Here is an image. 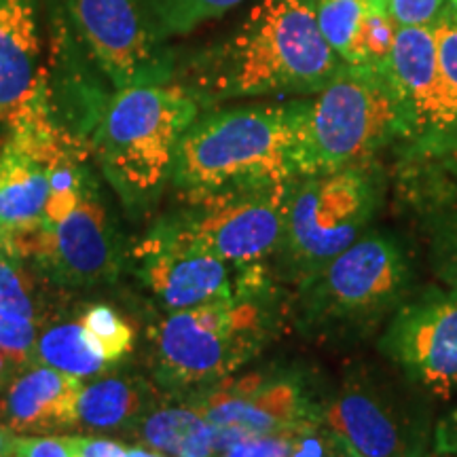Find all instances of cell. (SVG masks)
Listing matches in <instances>:
<instances>
[{"instance_id":"6da1fadb","label":"cell","mask_w":457,"mask_h":457,"mask_svg":"<svg viewBox=\"0 0 457 457\" xmlns=\"http://www.w3.org/2000/svg\"><path fill=\"white\" fill-rule=\"evenodd\" d=\"M341 66L320 32L313 0H261L231 37L188 62L179 85L199 104L318 94Z\"/></svg>"},{"instance_id":"7a4b0ae2","label":"cell","mask_w":457,"mask_h":457,"mask_svg":"<svg viewBox=\"0 0 457 457\" xmlns=\"http://www.w3.org/2000/svg\"><path fill=\"white\" fill-rule=\"evenodd\" d=\"M305 100L212 111L188 125L176 146L171 185L185 202L233 188L288 185Z\"/></svg>"},{"instance_id":"3957f363","label":"cell","mask_w":457,"mask_h":457,"mask_svg":"<svg viewBox=\"0 0 457 457\" xmlns=\"http://www.w3.org/2000/svg\"><path fill=\"white\" fill-rule=\"evenodd\" d=\"M199 106L191 91L171 83L131 85L108 96L89 146L129 210L145 208L159 195Z\"/></svg>"},{"instance_id":"277c9868","label":"cell","mask_w":457,"mask_h":457,"mask_svg":"<svg viewBox=\"0 0 457 457\" xmlns=\"http://www.w3.org/2000/svg\"><path fill=\"white\" fill-rule=\"evenodd\" d=\"M407 138V121L390 66H350L305 100L296 174L316 176L362 163L394 140Z\"/></svg>"},{"instance_id":"5b68a950","label":"cell","mask_w":457,"mask_h":457,"mask_svg":"<svg viewBox=\"0 0 457 457\" xmlns=\"http://www.w3.org/2000/svg\"><path fill=\"white\" fill-rule=\"evenodd\" d=\"M261 288L236 290L191 310L171 312L155 335L157 379L170 390H204L256 356L271 333Z\"/></svg>"},{"instance_id":"8992f818","label":"cell","mask_w":457,"mask_h":457,"mask_svg":"<svg viewBox=\"0 0 457 457\" xmlns=\"http://www.w3.org/2000/svg\"><path fill=\"white\" fill-rule=\"evenodd\" d=\"M379 180L356 163L290 182L279 250L303 282L362 236L379 204Z\"/></svg>"},{"instance_id":"52a82bcc","label":"cell","mask_w":457,"mask_h":457,"mask_svg":"<svg viewBox=\"0 0 457 457\" xmlns=\"http://www.w3.org/2000/svg\"><path fill=\"white\" fill-rule=\"evenodd\" d=\"M409 282L403 245L367 233L303 282V313L316 327H367L398 310Z\"/></svg>"},{"instance_id":"ba28073f","label":"cell","mask_w":457,"mask_h":457,"mask_svg":"<svg viewBox=\"0 0 457 457\" xmlns=\"http://www.w3.org/2000/svg\"><path fill=\"white\" fill-rule=\"evenodd\" d=\"M288 185L233 188L187 202L179 214L165 216V227L182 242L250 267L279 248Z\"/></svg>"},{"instance_id":"9c48e42d","label":"cell","mask_w":457,"mask_h":457,"mask_svg":"<svg viewBox=\"0 0 457 457\" xmlns=\"http://www.w3.org/2000/svg\"><path fill=\"white\" fill-rule=\"evenodd\" d=\"M66 9L94 64L117 89L174 79V57L142 0H66Z\"/></svg>"},{"instance_id":"30bf717a","label":"cell","mask_w":457,"mask_h":457,"mask_svg":"<svg viewBox=\"0 0 457 457\" xmlns=\"http://www.w3.org/2000/svg\"><path fill=\"white\" fill-rule=\"evenodd\" d=\"M74 142L85 140L51 121L47 106L11 125L0 142V244L45 219L51 171Z\"/></svg>"},{"instance_id":"8fae6325","label":"cell","mask_w":457,"mask_h":457,"mask_svg":"<svg viewBox=\"0 0 457 457\" xmlns=\"http://www.w3.org/2000/svg\"><path fill=\"white\" fill-rule=\"evenodd\" d=\"M379 350L417 386L449 396L457 390V295L428 290L400 303Z\"/></svg>"},{"instance_id":"7c38bea8","label":"cell","mask_w":457,"mask_h":457,"mask_svg":"<svg viewBox=\"0 0 457 457\" xmlns=\"http://www.w3.org/2000/svg\"><path fill=\"white\" fill-rule=\"evenodd\" d=\"M188 407L214 428H228L250 436L295 434L322 424V415L293 377L245 375L222 379L197 390Z\"/></svg>"},{"instance_id":"4fadbf2b","label":"cell","mask_w":457,"mask_h":457,"mask_svg":"<svg viewBox=\"0 0 457 457\" xmlns=\"http://www.w3.org/2000/svg\"><path fill=\"white\" fill-rule=\"evenodd\" d=\"M390 72L407 121L411 151L449 155L451 125L436 64L432 26H398Z\"/></svg>"},{"instance_id":"5bb4252c","label":"cell","mask_w":457,"mask_h":457,"mask_svg":"<svg viewBox=\"0 0 457 457\" xmlns=\"http://www.w3.org/2000/svg\"><path fill=\"white\" fill-rule=\"evenodd\" d=\"M322 424L345 457H424V421L386 394L352 386L330 400Z\"/></svg>"},{"instance_id":"9a60e30c","label":"cell","mask_w":457,"mask_h":457,"mask_svg":"<svg viewBox=\"0 0 457 457\" xmlns=\"http://www.w3.org/2000/svg\"><path fill=\"white\" fill-rule=\"evenodd\" d=\"M134 254L140 262V279L171 312L236 295L227 262L182 242L162 220L148 231Z\"/></svg>"},{"instance_id":"2e32d148","label":"cell","mask_w":457,"mask_h":457,"mask_svg":"<svg viewBox=\"0 0 457 457\" xmlns=\"http://www.w3.org/2000/svg\"><path fill=\"white\" fill-rule=\"evenodd\" d=\"M123 248L119 231L100 199V187L89 191L51 233V244L38 267L62 286H100L119 278Z\"/></svg>"},{"instance_id":"e0dca14e","label":"cell","mask_w":457,"mask_h":457,"mask_svg":"<svg viewBox=\"0 0 457 457\" xmlns=\"http://www.w3.org/2000/svg\"><path fill=\"white\" fill-rule=\"evenodd\" d=\"M41 0H0V128L47 106Z\"/></svg>"},{"instance_id":"ac0fdd59","label":"cell","mask_w":457,"mask_h":457,"mask_svg":"<svg viewBox=\"0 0 457 457\" xmlns=\"http://www.w3.org/2000/svg\"><path fill=\"white\" fill-rule=\"evenodd\" d=\"M83 386L77 377L37 367L11 381L0 403V420L15 434H45L77 426V403Z\"/></svg>"},{"instance_id":"d6986e66","label":"cell","mask_w":457,"mask_h":457,"mask_svg":"<svg viewBox=\"0 0 457 457\" xmlns=\"http://www.w3.org/2000/svg\"><path fill=\"white\" fill-rule=\"evenodd\" d=\"M129 434L170 457H216V428L191 407L148 409Z\"/></svg>"},{"instance_id":"ffe728a7","label":"cell","mask_w":457,"mask_h":457,"mask_svg":"<svg viewBox=\"0 0 457 457\" xmlns=\"http://www.w3.org/2000/svg\"><path fill=\"white\" fill-rule=\"evenodd\" d=\"M148 386L138 377H106L83 387L77 403V426L89 430L129 432L151 409Z\"/></svg>"},{"instance_id":"44dd1931","label":"cell","mask_w":457,"mask_h":457,"mask_svg":"<svg viewBox=\"0 0 457 457\" xmlns=\"http://www.w3.org/2000/svg\"><path fill=\"white\" fill-rule=\"evenodd\" d=\"M34 358H38V362L47 364L51 369L77 377V379L102 373L111 364L98 343L83 328V324L72 322L49 328L37 341Z\"/></svg>"},{"instance_id":"7402d4cb","label":"cell","mask_w":457,"mask_h":457,"mask_svg":"<svg viewBox=\"0 0 457 457\" xmlns=\"http://www.w3.org/2000/svg\"><path fill=\"white\" fill-rule=\"evenodd\" d=\"M373 4L387 0H313L318 28L343 64H350L364 17Z\"/></svg>"},{"instance_id":"603a6c76","label":"cell","mask_w":457,"mask_h":457,"mask_svg":"<svg viewBox=\"0 0 457 457\" xmlns=\"http://www.w3.org/2000/svg\"><path fill=\"white\" fill-rule=\"evenodd\" d=\"M239 3L242 0H142L163 38L195 30L204 21L225 15Z\"/></svg>"},{"instance_id":"cb8c5ba5","label":"cell","mask_w":457,"mask_h":457,"mask_svg":"<svg viewBox=\"0 0 457 457\" xmlns=\"http://www.w3.org/2000/svg\"><path fill=\"white\" fill-rule=\"evenodd\" d=\"M436 64L451 125V151L457 153V0H447L432 21Z\"/></svg>"},{"instance_id":"d4e9b609","label":"cell","mask_w":457,"mask_h":457,"mask_svg":"<svg viewBox=\"0 0 457 457\" xmlns=\"http://www.w3.org/2000/svg\"><path fill=\"white\" fill-rule=\"evenodd\" d=\"M83 328L98 343L108 362H117L131 350V328L123 322V318L108 305H94L85 312Z\"/></svg>"},{"instance_id":"484cf974","label":"cell","mask_w":457,"mask_h":457,"mask_svg":"<svg viewBox=\"0 0 457 457\" xmlns=\"http://www.w3.org/2000/svg\"><path fill=\"white\" fill-rule=\"evenodd\" d=\"M430 261L434 273L447 290L457 295V208L434 219Z\"/></svg>"},{"instance_id":"4316f807","label":"cell","mask_w":457,"mask_h":457,"mask_svg":"<svg viewBox=\"0 0 457 457\" xmlns=\"http://www.w3.org/2000/svg\"><path fill=\"white\" fill-rule=\"evenodd\" d=\"M32 279L21 270V261L4 253L0 256V312L34 320Z\"/></svg>"},{"instance_id":"83f0119b","label":"cell","mask_w":457,"mask_h":457,"mask_svg":"<svg viewBox=\"0 0 457 457\" xmlns=\"http://www.w3.org/2000/svg\"><path fill=\"white\" fill-rule=\"evenodd\" d=\"M0 347L13 353L21 362L34 360V347H37V324H34V320L0 312Z\"/></svg>"},{"instance_id":"f1b7e54d","label":"cell","mask_w":457,"mask_h":457,"mask_svg":"<svg viewBox=\"0 0 457 457\" xmlns=\"http://www.w3.org/2000/svg\"><path fill=\"white\" fill-rule=\"evenodd\" d=\"M296 434L299 432L273 434V436H250L245 441L236 443L227 451H222L216 457H293Z\"/></svg>"},{"instance_id":"f546056e","label":"cell","mask_w":457,"mask_h":457,"mask_svg":"<svg viewBox=\"0 0 457 457\" xmlns=\"http://www.w3.org/2000/svg\"><path fill=\"white\" fill-rule=\"evenodd\" d=\"M447 0H387L396 26H428Z\"/></svg>"},{"instance_id":"4dcf8cb0","label":"cell","mask_w":457,"mask_h":457,"mask_svg":"<svg viewBox=\"0 0 457 457\" xmlns=\"http://www.w3.org/2000/svg\"><path fill=\"white\" fill-rule=\"evenodd\" d=\"M13 457H74L71 436H17Z\"/></svg>"},{"instance_id":"1f68e13d","label":"cell","mask_w":457,"mask_h":457,"mask_svg":"<svg viewBox=\"0 0 457 457\" xmlns=\"http://www.w3.org/2000/svg\"><path fill=\"white\" fill-rule=\"evenodd\" d=\"M74 457H128L121 443L96 436H71Z\"/></svg>"},{"instance_id":"d6a6232c","label":"cell","mask_w":457,"mask_h":457,"mask_svg":"<svg viewBox=\"0 0 457 457\" xmlns=\"http://www.w3.org/2000/svg\"><path fill=\"white\" fill-rule=\"evenodd\" d=\"M434 445H436V451L441 455L457 457V409L438 424Z\"/></svg>"},{"instance_id":"836d02e7","label":"cell","mask_w":457,"mask_h":457,"mask_svg":"<svg viewBox=\"0 0 457 457\" xmlns=\"http://www.w3.org/2000/svg\"><path fill=\"white\" fill-rule=\"evenodd\" d=\"M21 364L24 362H21L20 358H15L13 353L4 352L3 347H0V390L9 384V379L15 375V370L20 369Z\"/></svg>"},{"instance_id":"e575fe53","label":"cell","mask_w":457,"mask_h":457,"mask_svg":"<svg viewBox=\"0 0 457 457\" xmlns=\"http://www.w3.org/2000/svg\"><path fill=\"white\" fill-rule=\"evenodd\" d=\"M17 436L7 426L0 424V457H13Z\"/></svg>"},{"instance_id":"d590c367","label":"cell","mask_w":457,"mask_h":457,"mask_svg":"<svg viewBox=\"0 0 457 457\" xmlns=\"http://www.w3.org/2000/svg\"><path fill=\"white\" fill-rule=\"evenodd\" d=\"M128 457H170L165 453H159V451H148L145 447H131L128 449Z\"/></svg>"},{"instance_id":"8d00e7d4","label":"cell","mask_w":457,"mask_h":457,"mask_svg":"<svg viewBox=\"0 0 457 457\" xmlns=\"http://www.w3.org/2000/svg\"><path fill=\"white\" fill-rule=\"evenodd\" d=\"M4 254V250H3V244H0V256H3Z\"/></svg>"}]
</instances>
